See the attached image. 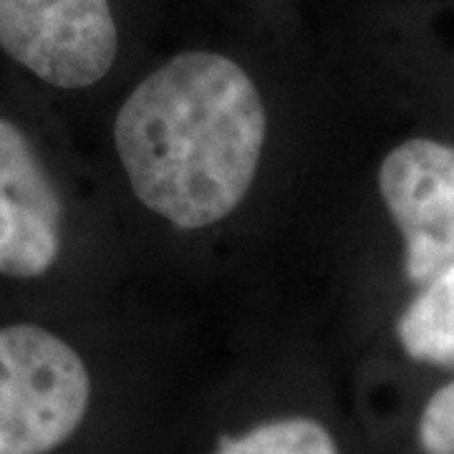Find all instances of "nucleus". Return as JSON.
Instances as JSON below:
<instances>
[{
    "instance_id": "6e6552de",
    "label": "nucleus",
    "mask_w": 454,
    "mask_h": 454,
    "mask_svg": "<svg viewBox=\"0 0 454 454\" xmlns=\"http://www.w3.org/2000/svg\"><path fill=\"white\" fill-rule=\"evenodd\" d=\"M419 442L427 454H454V381L444 384L424 406Z\"/></svg>"
},
{
    "instance_id": "f03ea898",
    "label": "nucleus",
    "mask_w": 454,
    "mask_h": 454,
    "mask_svg": "<svg viewBox=\"0 0 454 454\" xmlns=\"http://www.w3.org/2000/svg\"><path fill=\"white\" fill-rule=\"evenodd\" d=\"M91 379L82 356L33 324L0 328V454H51L82 427Z\"/></svg>"
},
{
    "instance_id": "39448f33",
    "label": "nucleus",
    "mask_w": 454,
    "mask_h": 454,
    "mask_svg": "<svg viewBox=\"0 0 454 454\" xmlns=\"http://www.w3.org/2000/svg\"><path fill=\"white\" fill-rule=\"evenodd\" d=\"M64 207L28 137L0 119V276L33 280L61 253Z\"/></svg>"
},
{
    "instance_id": "0eeeda50",
    "label": "nucleus",
    "mask_w": 454,
    "mask_h": 454,
    "mask_svg": "<svg viewBox=\"0 0 454 454\" xmlns=\"http://www.w3.org/2000/svg\"><path fill=\"white\" fill-rule=\"evenodd\" d=\"M215 454H339V447L321 422L280 417L225 439Z\"/></svg>"
},
{
    "instance_id": "f257e3e1",
    "label": "nucleus",
    "mask_w": 454,
    "mask_h": 454,
    "mask_svg": "<svg viewBox=\"0 0 454 454\" xmlns=\"http://www.w3.org/2000/svg\"><path fill=\"white\" fill-rule=\"evenodd\" d=\"M265 131V104L243 68L220 53L184 51L131 91L114 145L146 210L200 230L250 192Z\"/></svg>"
},
{
    "instance_id": "423d86ee",
    "label": "nucleus",
    "mask_w": 454,
    "mask_h": 454,
    "mask_svg": "<svg viewBox=\"0 0 454 454\" xmlns=\"http://www.w3.org/2000/svg\"><path fill=\"white\" fill-rule=\"evenodd\" d=\"M396 339L414 361L454 366V262L422 283L396 321Z\"/></svg>"
},
{
    "instance_id": "20e7f679",
    "label": "nucleus",
    "mask_w": 454,
    "mask_h": 454,
    "mask_svg": "<svg viewBox=\"0 0 454 454\" xmlns=\"http://www.w3.org/2000/svg\"><path fill=\"white\" fill-rule=\"evenodd\" d=\"M379 192L404 240L406 278L417 286L454 262V145L409 139L379 169Z\"/></svg>"
},
{
    "instance_id": "7ed1b4c3",
    "label": "nucleus",
    "mask_w": 454,
    "mask_h": 454,
    "mask_svg": "<svg viewBox=\"0 0 454 454\" xmlns=\"http://www.w3.org/2000/svg\"><path fill=\"white\" fill-rule=\"evenodd\" d=\"M0 51L59 89L101 82L116 61L109 0H0Z\"/></svg>"
}]
</instances>
